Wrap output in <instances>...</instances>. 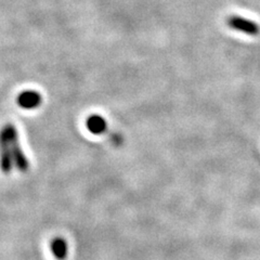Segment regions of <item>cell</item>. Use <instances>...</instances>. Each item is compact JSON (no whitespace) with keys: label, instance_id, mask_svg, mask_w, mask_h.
Here are the masks:
<instances>
[{"label":"cell","instance_id":"obj_5","mask_svg":"<svg viewBox=\"0 0 260 260\" xmlns=\"http://www.w3.org/2000/svg\"><path fill=\"white\" fill-rule=\"evenodd\" d=\"M51 254L56 260H65L69 256V245L65 239L56 237L50 241L49 244Z\"/></svg>","mask_w":260,"mask_h":260},{"label":"cell","instance_id":"obj_1","mask_svg":"<svg viewBox=\"0 0 260 260\" xmlns=\"http://www.w3.org/2000/svg\"><path fill=\"white\" fill-rule=\"evenodd\" d=\"M0 136L5 138L8 146H9L14 167H16V169L20 170L21 173L27 172L29 168V161L22 150L16 128L12 124H6L0 129Z\"/></svg>","mask_w":260,"mask_h":260},{"label":"cell","instance_id":"obj_4","mask_svg":"<svg viewBox=\"0 0 260 260\" xmlns=\"http://www.w3.org/2000/svg\"><path fill=\"white\" fill-rule=\"evenodd\" d=\"M14 164L10 154L9 146L4 137L0 136V169L4 174H9L13 169Z\"/></svg>","mask_w":260,"mask_h":260},{"label":"cell","instance_id":"obj_3","mask_svg":"<svg viewBox=\"0 0 260 260\" xmlns=\"http://www.w3.org/2000/svg\"><path fill=\"white\" fill-rule=\"evenodd\" d=\"M43 102V96L38 91L25 90L21 92L16 98V103L24 110L37 109Z\"/></svg>","mask_w":260,"mask_h":260},{"label":"cell","instance_id":"obj_6","mask_svg":"<svg viewBox=\"0 0 260 260\" xmlns=\"http://www.w3.org/2000/svg\"><path fill=\"white\" fill-rule=\"evenodd\" d=\"M86 126L93 135H103L108 132L107 120L100 115L89 116L86 120Z\"/></svg>","mask_w":260,"mask_h":260},{"label":"cell","instance_id":"obj_2","mask_svg":"<svg viewBox=\"0 0 260 260\" xmlns=\"http://www.w3.org/2000/svg\"><path fill=\"white\" fill-rule=\"evenodd\" d=\"M228 26L238 31L245 32L250 36H257L260 32V26L254 21L244 19L239 15H231L226 20Z\"/></svg>","mask_w":260,"mask_h":260}]
</instances>
